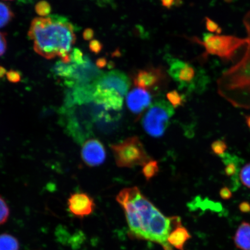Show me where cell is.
Segmentation results:
<instances>
[{"mask_svg":"<svg viewBox=\"0 0 250 250\" xmlns=\"http://www.w3.org/2000/svg\"><path fill=\"white\" fill-rule=\"evenodd\" d=\"M248 43L240 60L217 81L219 95L237 108L250 109V10L243 18Z\"/></svg>","mask_w":250,"mask_h":250,"instance_id":"cell-3","label":"cell"},{"mask_svg":"<svg viewBox=\"0 0 250 250\" xmlns=\"http://www.w3.org/2000/svg\"><path fill=\"white\" fill-rule=\"evenodd\" d=\"M204 46L207 54L217 56L223 61H232L239 49L248 43L247 38L233 36L203 34L202 42L197 41Z\"/></svg>","mask_w":250,"mask_h":250,"instance_id":"cell-5","label":"cell"},{"mask_svg":"<svg viewBox=\"0 0 250 250\" xmlns=\"http://www.w3.org/2000/svg\"><path fill=\"white\" fill-rule=\"evenodd\" d=\"M93 101L105 111H120L123 107L124 97L116 90L95 85Z\"/></svg>","mask_w":250,"mask_h":250,"instance_id":"cell-8","label":"cell"},{"mask_svg":"<svg viewBox=\"0 0 250 250\" xmlns=\"http://www.w3.org/2000/svg\"><path fill=\"white\" fill-rule=\"evenodd\" d=\"M221 198L224 200H228L232 198V193L231 190L227 187H224L220 192Z\"/></svg>","mask_w":250,"mask_h":250,"instance_id":"cell-31","label":"cell"},{"mask_svg":"<svg viewBox=\"0 0 250 250\" xmlns=\"http://www.w3.org/2000/svg\"><path fill=\"white\" fill-rule=\"evenodd\" d=\"M14 18V13L10 7L0 2V29L11 22Z\"/></svg>","mask_w":250,"mask_h":250,"instance_id":"cell-17","label":"cell"},{"mask_svg":"<svg viewBox=\"0 0 250 250\" xmlns=\"http://www.w3.org/2000/svg\"><path fill=\"white\" fill-rule=\"evenodd\" d=\"M71 59L75 64L77 65H83L85 63L86 60L83 58V52L79 49L75 48L71 54Z\"/></svg>","mask_w":250,"mask_h":250,"instance_id":"cell-26","label":"cell"},{"mask_svg":"<svg viewBox=\"0 0 250 250\" xmlns=\"http://www.w3.org/2000/svg\"><path fill=\"white\" fill-rule=\"evenodd\" d=\"M224 1L227 3H231L233 1V0H224Z\"/></svg>","mask_w":250,"mask_h":250,"instance_id":"cell-38","label":"cell"},{"mask_svg":"<svg viewBox=\"0 0 250 250\" xmlns=\"http://www.w3.org/2000/svg\"><path fill=\"white\" fill-rule=\"evenodd\" d=\"M90 51L95 54H99L103 49V44L99 40H93L89 43Z\"/></svg>","mask_w":250,"mask_h":250,"instance_id":"cell-27","label":"cell"},{"mask_svg":"<svg viewBox=\"0 0 250 250\" xmlns=\"http://www.w3.org/2000/svg\"><path fill=\"white\" fill-rule=\"evenodd\" d=\"M234 245L241 250H250V224L242 222L233 237Z\"/></svg>","mask_w":250,"mask_h":250,"instance_id":"cell-15","label":"cell"},{"mask_svg":"<svg viewBox=\"0 0 250 250\" xmlns=\"http://www.w3.org/2000/svg\"><path fill=\"white\" fill-rule=\"evenodd\" d=\"M162 5L166 8L170 9L174 5L175 0H161Z\"/></svg>","mask_w":250,"mask_h":250,"instance_id":"cell-35","label":"cell"},{"mask_svg":"<svg viewBox=\"0 0 250 250\" xmlns=\"http://www.w3.org/2000/svg\"><path fill=\"white\" fill-rule=\"evenodd\" d=\"M9 208L4 198L0 196V226L7 221L9 216Z\"/></svg>","mask_w":250,"mask_h":250,"instance_id":"cell-22","label":"cell"},{"mask_svg":"<svg viewBox=\"0 0 250 250\" xmlns=\"http://www.w3.org/2000/svg\"><path fill=\"white\" fill-rule=\"evenodd\" d=\"M205 24L206 29L210 33H216L220 34L223 31L221 27L219 26V25L215 21L211 20L210 18H205Z\"/></svg>","mask_w":250,"mask_h":250,"instance_id":"cell-25","label":"cell"},{"mask_svg":"<svg viewBox=\"0 0 250 250\" xmlns=\"http://www.w3.org/2000/svg\"><path fill=\"white\" fill-rule=\"evenodd\" d=\"M159 170L158 162L151 159L143 165L142 173L146 181H149L157 175Z\"/></svg>","mask_w":250,"mask_h":250,"instance_id":"cell-19","label":"cell"},{"mask_svg":"<svg viewBox=\"0 0 250 250\" xmlns=\"http://www.w3.org/2000/svg\"><path fill=\"white\" fill-rule=\"evenodd\" d=\"M246 123L248 124V126L250 129V115H249V116H246Z\"/></svg>","mask_w":250,"mask_h":250,"instance_id":"cell-37","label":"cell"},{"mask_svg":"<svg viewBox=\"0 0 250 250\" xmlns=\"http://www.w3.org/2000/svg\"><path fill=\"white\" fill-rule=\"evenodd\" d=\"M28 36L37 54L46 59L60 58L64 63L71 61L76 35L73 25L65 19L36 18L31 21Z\"/></svg>","mask_w":250,"mask_h":250,"instance_id":"cell-2","label":"cell"},{"mask_svg":"<svg viewBox=\"0 0 250 250\" xmlns=\"http://www.w3.org/2000/svg\"><path fill=\"white\" fill-rule=\"evenodd\" d=\"M10 1H12V0H10Z\"/></svg>","mask_w":250,"mask_h":250,"instance_id":"cell-39","label":"cell"},{"mask_svg":"<svg viewBox=\"0 0 250 250\" xmlns=\"http://www.w3.org/2000/svg\"><path fill=\"white\" fill-rule=\"evenodd\" d=\"M20 242L14 236L8 233L0 234V250H19Z\"/></svg>","mask_w":250,"mask_h":250,"instance_id":"cell-16","label":"cell"},{"mask_svg":"<svg viewBox=\"0 0 250 250\" xmlns=\"http://www.w3.org/2000/svg\"><path fill=\"white\" fill-rule=\"evenodd\" d=\"M94 35H95L94 31L90 28H87L83 31V37L86 41L91 40L93 38Z\"/></svg>","mask_w":250,"mask_h":250,"instance_id":"cell-32","label":"cell"},{"mask_svg":"<svg viewBox=\"0 0 250 250\" xmlns=\"http://www.w3.org/2000/svg\"><path fill=\"white\" fill-rule=\"evenodd\" d=\"M107 61L105 58H101L96 61V65L99 68H103L107 66Z\"/></svg>","mask_w":250,"mask_h":250,"instance_id":"cell-34","label":"cell"},{"mask_svg":"<svg viewBox=\"0 0 250 250\" xmlns=\"http://www.w3.org/2000/svg\"><path fill=\"white\" fill-rule=\"evenodd\" d=\"M239 176L243 185L250 188V163L244 166L240 172Z\"/></svg>","mask_w":250,"mask_h":250,"instance_id":"cell-23","label":"cell"},{"mask_svg":"<svg viewBox=\"0 0 250 250\" xmlns=\"http://www.w3.org/2000/svg\"><path fill=\"white\" fill-rule=\"evenodd\" d=\"M95 84L103 88L114 89L124 97L129 90L130 82L129 78L123 72L112 70L103 74Z\"/></svg>","mask_w":250,"mask_h":250,"instance_id":"cell-11","label":"cell"},{"mask_svg":"<svg viewBox=\"0 0 250 250\" xmlns=\"http://www.w3.org/2000/svg\"><path fill=\"white\" fill-rule=\"evenodd\" d=\"M190 238L191 235L188 230L181 224L172 230L168 235L167 242L179 250H184L186 242Z\"/></svg>","mask_w":250,"mask_h":250,"instance_id":"cell-14","label":"cell"},{"mask_svg":"<svg viewBox=\"0 0 250 250\" xmlns=\"http://www.w3.org/2000/svg\"><path fill=\"white\" fill-rule=\"evenodd\" d=\"M118 167L132 168L145 165L151 160L138 137H129L117 145L110 146Z\"/></svg>","mask_w":250,"mask_h":250,"instance_id":"cell-4","label":"cell"},{"mask_svg":"<svg viewBox=\"0 0 250 250\" xmlns=\"http://www.w3.org/2000/svg\"><path fill=\"white\" fill-rule=\"evenodd\" d=\"M7 77L9 82L18 83L21 80V75L17 71L10 70L7 72Z\"/></svg>","mask_w":250,"mask_h":250,"instance_id":"cell-28","label":"cell"},{"mask_svg":"<svg viewBox=\"0 0 250 250\" xmlns=\"http://www.w3.org/2000/svg\"><path fill=\"white\" fill-rule=\"evenodd\" d=\"M68 210L78 218H84L92 214L95 208L93 199L87 193L77 192L71 194L67 201Z\"/></svg>","mask_w":250,"mask_h":250,"instance_id":"cell-12","label":"cell"},{"mask_svg":"<svg viewBox=\"0 0 250 250\" xmlns=\"http://www.w3.org/2000/svg\"><path fill=\"white\" fill-rule=\"evenodd\" d=\"M211 149L214 154L221 155L226 151L227 145L223 140H217L212 144Z\"/></svg>","mask_w":250,"mask_h":250,"instance_id":"cell-24","label":"cell"},{"mask_svg":"<svg viewBox=\"0 0 250 250\" xmlns=\"http://www.w3.org/2000/svg\"><path fill=\"white\" fill-rule=\"evenodd\" d=\"M7 34L0 32V56L4 55L7 51Z\"/></svg>","mask_w":250,"mask_h":250,"instance_id":"cell-29","label":"cell"},{"mask_svg":"<svg viewBox=\"0 0 250 250\" xmlns=\"http://www.w3.org/2000/svg\"><path fill=\"white\" fill-rule=\"evenodd\" d=\"M168 61V73L179 85L180 89L192 92L197 89V86L201 85L199 83L204 80L205 77H202L192 65L177 59L171 58Z\"/></svg>","mask_w":250,"mask_h":250,"instance_id":"cell-7","label":"cell"},{"mask_svg":"<svg viewBox=\"0 0 250 250\" xmlns=\"http://www.w3.org/2000/svg\"><path fill=\"white\" fill-rule=\"evenodd\" d=\"M7 72L4 67L0 66V78H2L7 74Z\"/></svg>","mask_w":250,"mask_h":250,"instance_id":"cell-36","label":"cell"},{"mask_svg":"<svg viewBox=\"0 0 250 250\" xmlns=\"http://www.w3.org/2000/svg\"><path fill=\"white\" fill-rule=\"evenodd\" d=\"M239 208L240 211L243 213H249L250 212V203L248 202H243L240 203Z\"/></svg>","mask_w":250,"mask_h":250,"instance_id":"cell-33","label":"cell"},{"mask_svg":"<svg viewBox=\"0 0 250 250\" xmlns=\"http://www.w3.org/2000/svg\"><path fill=\"white\" fill-rule=\"evenodd\" d=\"M116 200L124 210L133 236L160 244L165 250L170 248L167 238L179 224V217L165 216L137 187L122 190Z\"/></svg>","mask_w":250,"mask_h":250,"instance_id":"cell-1","label":"cell"},{"mask_svg":"<svg viewBox=\"0 0 250 250\" xmlns=\"http://www.w3.org/2000/svg\"><path fill=\"white\" fill-rule=\"evenodd\" d=\"M225 171L228 176H233L236 173L237 167L235 164L232 163H228L227 165L226 168H225Z\"/></svg>","mask_w":250,"mask_h":250,"instance_id":"cell-30","label":"cell"},{"mask_svg":"<svg viewBox=\"0 0 250 250\" xmlns=\"http://www.w3.org/2000/svg\"><path fill=\"white\" fill-rule=\"evenodd\" d=\"M83 161L89 167H96L104 163L106 151L104 145L96 139L87 140L82 146L81 151Z\"/></svg>","mask_w":250,"mask_h":250,"instance_id":"cell-10","label":"cell"},{"mask_svg":"<svg viewBox=\"0 0 250 250\" xmlns=\"http://www.w3.org/2000/svg\"><path fill=\"white\" fill-rule=\"evenodd\" d=\"M167 99L172 107L178 108L183 105L184 98L176 90H171L167 93Z\"/></svg>","mask_w":250,"mask_h":250,"instance_id":"cell-20","label":"cell"},{"mask_svg":"<svg viewBox=\"0 0 250 250\" xmlns=\"http://www.w3.org/2000/svg\"><path fill=\"white\" fill-rule=\"evenodd\" d=\"M167 79L163 70L160 68L149 67L140 70L134 75V85L146 90H154L161 85Z\"/></svg>","mask_w":250,"mask_h":250,"instance_id":"cell-9","label":"cell"},{"mask_svg":"<svg viewBox=\"0 0 250 250\" xmlns=\"http://www.w3.org/2000/svg\"><path fill=\"white\" fill-rule=\"evenodd\" d=\"M76 70V64H68L64 62H59L56 65L55 71L58 76L64 78H71L74 76Z\"/></svg>","mask_w":250,"mask_h":250,"instance_id":"cell-18","label":"cell"},{"mask_svg":"<svg viewBox=\"0 0 250 250\" xmlns=\"http://www.w3.org/2000/svg\"><path fill=\"white\" fill-rule=\"evenodd\" d=\"M151 95L146 90L134 89L127 96V105L133 113L140 114L151 104Z\"/></svg>","mask_w":250,"mask_h":250,"instance_id":"cell-13","label":"cell"},{"mask_svg":"<svg viewBox=\"0 0 250 250\" xmlns=\"http://www.w3.org/2000/svg\"><path fill=\"white\" fill-rule=\"evenodd\" d=\"M173 114L172 105L164 100H159L153 103L144 117V129L149 135L160 137L164 135Z\"/></svg>","mask_w":250,"mask_h":250,"instance_id":"cell-6","label":"cell"},{"mask_svg":"<svg viewBox=\"0 0 250 250\" xmlns=\"http://www.w3.org/2000/svg\"><path fill=\"white\" fill-rule=\"evenodd\" d=\"M35 10L37 14L43 18L51 14V6L48 2L42 0L37 3Z\"/></svg>","mask_w":250,"mask_h":250,"instance_id":"cell-21","label":"cell"}]
</instances>
